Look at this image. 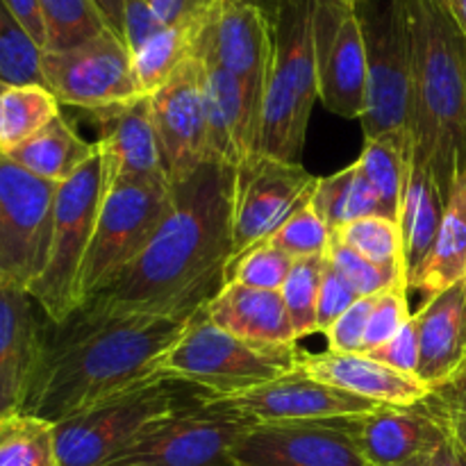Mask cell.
<instances>
[{
    "label": "cell",
    "instance_id": "obj_36",
    "mask_svg": "<svg viewBox=\"0 0 466 466\" xmlns=\"http://www.w3.org/2000/svg\"><path fill=\"white\" fill-rule=\"evenodd\" d=\"M46 25V50H68L107 30L91 0H39Z\"/></svg>",
    "mask_w": 466,
    "mask_h": 466
},
{
    "label": "cell",
    "instance_id": "obj_49",
    "mask_svg": "<svg viewBox=\"0 0 466 466\" xmlns=\"http://www.w3.org/2000/svg\"><path fill=\"white\" fill-rule=\"evenodd\" d=\"M91 3L96 5L98 14L103 16L107 30L114 32L121 41H126V35H123V12H126V0H91Z\"/></svg>",
    "mask_w": 466,
    "mask_h": 466
},
{
    "label": "cell",
    "instance_id": "obj_19",
    "mask_svg": "<svg viewBox=\"0 0 466 466\" xmlns=\"http://www.w3.org/2000/svg\"><path fill=\"white\" fill-rule=\"evenodd\" d=\"M223 405L253 419L255 423L276 421H312V419H335L369 414L378 403L350 391L337 390L326 382L309 378L294 369L278 380L246 390L241 394L221 396Z\"/></svg>",
    "mask_w": 466,
    "mask_h": 466
},
{
    "label": "cell",
    "instance_id": "obj_42",
    "mask_svg": "<svg viewBox=\"0 0 466 466\" xmlns=\"http://www.w3.org/2000/svg\"><path fill=\"white\" fill-rule=\"evenodd\" d=\"M421 403L466 453V362L449 382L431 390Z\"/></svg>",
    "mask_w": 466,
    "mask_h": 466
},
{
    "label": "cell",
    "instance_id": "obj_18",
    "mask_svg": "<svg viewBox=\"0 0 466 466\" xmlns=\"http://www.w3.org/2000/svg\"><path fill=\"white\" fill-rule=\"evenodd\" d=\"M98 127L105 191L116 185H168L155 132L150 96L89 114Z\"/></svg>",
    "mask_w": 466,
    "mask_h": 466
},
{
    "label": "cell",
    "instance_id": "obj_33",
    "mask_svg": "<svg viewBox=\"0 0 466 466\" xmlns=\"http://www.w3.org/2000/svg\"><path fill=\"white\" fill-rule=\"evenodd\" d=\"M0 466H57L53 423L25 412L0 419Z\"/></svg>",
    "mask_w": 466,
    "mask_h": 466
},
{
    "label": "cell",
    "instance_id": "obj_24",
    "mask_svg": "<svg viewBox=\"0 0 466 466\" xmlns=\"http://www.w3.org/2000/svg\"><path fill=\"white\" fill-rule=\"evenodd\" d=\"M214 326L258 349H296V335L280 291L228 282L205 305Z\"/></svg>",
    "mask_w": 466,
    "mask_h": 466
},
{
    "label": "cell",
    "instance_id": "obj_16",
    "mask_svg": "<svg viewBox=\"0 0 466 466\" xmlns=\"http://www.w3.org/2000/svg\"><path fill=\"white\" fill-rule=\"evenodd\" d=\"M194 57L239 77L262 103L273 57L271 18L248 0H218L196 36Z\"/></svg>",
    "mask_w": 466,
    "mask_h": 466
},
{
    "label": "cell",
    "instance_id": "obj_25",
    "mask_svg": "<svg viewBox=\"0 0 466 466\" xmlns=\"http://www.w3.org/2000/svg\"><path fill=\"white\" fill-rule=\"evenodd\" d=\"M419 335L417 376L431 390L449 382L466 362L464 282L432 296L414 314Z\"/></svg>",
    "mask_w": 466,
    "mask_h": 466
},
{
    "label": "cell",
    "instance_id": "obj_52",
    "mask_svg": "<svg viewBox=\"0 0 466 466\" xmlns=\"http://www.w3.org/2000/svg\"><path fill=\"white\" fill-rule=\"evenodd\" d=\"M248 3L258 5L259 9H262L264 14H267L268 18H273V14H276L278 5H280V0H248Z\"/></svg>",
    "mask_w": 466,
    "mask_h": 466
},
{
    "label": "cell",
    "instance_id": "obj_6",
    "mask_svg": "<svg viewBox=\"0 0 466 466\" xmlns=\"http://www.w3.org/2000/svg\"><path fill=\"white\" fill-rule=\"evenodd\" d=\"M299 349H258L228 335L205 312L196 309L180 339L159 360L157 376L200 387L209 399L241 394L278 380L296 369Z\"/></svg>",
    "mask_w": 466,
    "mask_h": 466
},
{
    "label": "cell",
    "instance_id": "obj_4",
    "mask_svg": "<svg viewBox=\"0 0 466 466\" xmlns=\"http://www.w3.org/2000/svg\"><path fill=\"white\" fill-rule=\"evenodd\" d=\"M273 57L259 114L258 150L300 164L319 98L312 0H280L271 18Z\"/></svg>",
    "mask_w": 466,
    "mask_h": 466
},
{
    "label": "cell",
    "instance_id": "obj_30",
    "mask_svg": "<svg viewBox=\"0 0 466 466\" xmlns=\"http://www.w3.org/2000/svg\"><path fill=\"white\" fill-rule=\"evenodd\" d=\"M312 208L323 218L330 235L364 217H373V214L382 217L378 194L369 185L364 173L360 171L358 162L328 177H319L312 196Z\"/></svg>",
    "mask_w": 466,
    "mask_h": 466
},
{
    "label": "cell",
    "instance_id": "obj_45",
    "mask_svg": "<svg viewBox=\"0 0 466 466\" xmlns=\"http://www.w3.org/2000/svg\"><path fill=\"white\" fill-rule=\"evenodd\" d=\"M373 360H378L385 367L394 369V371L405 373V376H417L419 371V335L414 317L410 323H405L403 330L396 332L387 344L378 346L371 353ZM419 378V376H417Z\"/></svg>",
    "mask_w": 466,
    "mask_h": 466
},
{
    "label": "cell",
    "instance_id": "obj_12",
    "mask_svg": "<svg viewBox=\"0 0 466 466\" xmlns=\"http://www.w3.org/2000/svg\"><path fill=\"white\" fill-rule=\"evenodd\" d=\"M319 177L259 150L232 168V258L267 241L300 208L312 203Z\"/></svg>",
    "mask_w": 466,
    "mask_h": 466
},
{
    "label": "cell",
    "instance_id": "obj_56",
    "mask_svg": "<svg viewBox=\"0 0 466 466\" xmlns=\"http://www.w3.org/2000/svg\"><path fill=\"white\" fill-rule=\"evenodd\" d=\"M5 86H7V85H3V82H0V89H5Z\"/></svg>",
    "mask_w": 466,
    "mask_h": 466
},
{
    "label": "cell",
    "instance_id": "obj_47",
    "mask_svg": "<svg viewBox=\"0 0 466 466\" xmlns=\"http://www.w3.org/2000/svg\"><path fill=\"white\" fill-rule=\"evenodd\" d=\"M162 25L205 21L218 0H148Z\"/></svg>",
    "mask_w": 466,
    "mask_h": 466
},
{
    "label": "cell",
    "instance_id": "obj_9",
    "mask_svg": "<svg viewBox=\"0 0 466 466\" xmlns=\"http://www.w3.org/2000/svg\"><path fill=\"white\" fill-rule=\"evenodd\" d=\"M258 423L208 399L146 426L107 466H237L232 451Z\"/></svg>",
    "mask_w": 466,
    "mask_h": 466
},
{
    "label": "cell",
    "instance_id": "obj_28",
    "mask_svg": "<svg viewBox=\"0 0 466 466\" xmlns=\"http://www.w3.org/2000/svg\"><path fill=\"white\" fill-rule=\"evenodd\" d=\"M466 271V168L455 176L446 198L444 218L435 246L419 273L412 291H421L426 300L464 280ZM423 300V303H426Z\"/></svg>",
    "mask_w": 466,
    "mask_h": 466
},
{
    "label": "cell",
    "instance_id": "obj_15",
    "mask_svg": "<svg viewBox=\"0 0 466 466\" xmlns=\"http://www.w3.org/2000/svg\"><path fill=\"white\" fill-rule=\"evenodd\" d=\"M355 417L258 423L232 458L237 466H371L355 444Z\"/></svg>",
    "mask_w": 466,
    "mask_h": 466
},
{
    "label": "cell",
    "instance_id": "obj_26",
    "mask_svg": "<svg viewBox=\"0 0 466 466\" xmlns=\"http://www.w3.org/2000/svg\"><path fill=\"white\" fill-rule=\"evenodd\" d=\"M446 196L437 185L431 168L412 162L403 208H400V235H403V264L408 276V289L417 285L419 273L435 246L441 218H444Z\"/></svg>",
    "mask_w": 466,
    "mask_h": 466
},
{
    "label": "cell",
    "instance_id": "obj_37",
    "mask_svg": "<svg viewBox=\"0 0 466 466\" xmlns=\"http://www.w3.org/2000/svg\"><path fill=\"white\" fill-rule=\"evenodd\" d=\"M323 267H326V255L294 259L289 276H287L285 285L280 289L296 339H303V337L319 332L317 305Z\"/></svg>",
    "mask_w": 466,
    "mask_h": 466
},
{
    "label": "cell",
    "instance_id": "obj_40",
    "mask_svg": "<svg viewBox=\"0 0 466 466\" xmlns=\"http://www.w3.org/2000/svg\"><path fill=\"white\" fill-rule=\"evenodd\" d=\"M267 241L289 255L291 259L317 258V255H326L330 246V230L309 203L300 208L294 217L287 218Z\"/></svg>",
    "mask_w": 466,
    "mask_h": 466
},
{
    "label": "cell",
    "instance_id": "obj_2",
    "mask_svg": "<svg viewBox=\"0 0 466 466\" xmlns=\"http://www.w3.org/2000/svg\"><path fill=\"white\" fill-rule=\"evenodd\" d=\"M232 258V168L208 162L173 187V208L144 253L96 299L105 312L191 314L223 287Z\"/></svg>",
    "mask_w": 466,
    "mask_h": 466
},
{
    "label": "cell",
    "instance_id": "obj_39",
    "mask_svg": "<svg viewBox=\"0 0 466 466\" xmlns=\"http://www.w3.org/2000/svg\"><path fill=\"white\" fill-rule=\"evenodd\" d=\"M328 262L335 267V271L358 291V296H378L382 291L391 289V287L408 285V278L403 271H394V268H382L364 259L349 246L339 244L330 237V246L326 250Z\"/></svg>",
    "mask_w": 466,
    "mask_h": 466
},
{
    "label": "cell",
    "instance_id": "obj_5",
    "mask_svg": "<svg viewBox=\"0 0 466 466\" xmlns=\"http://www.w3.org/2000/svg\"><path fill=\"white\" fill-rule=\"evenodd\" d=\"M208 399V391L189 382L148 378L55 423L57 466H107L146 426Z\"/></svg>",
    "mask_w": 466,
    "mask_h": 466
},
{
    "label": "cell",
    "instance_id": "obj_48",
    "mask_svg": "<svg viewBox=\"0 0 466 466\" xmlns=\"http://www.w3.org/2000/svg\"><path fill=\"white\" fill-rule=\"evenodd\" d=\"M12 16L27 30V35L46 50V25L39 0H3Z\"/></svg>",
    "mask_w": 466,
    "mask_h": 466
},
{
    "label": "cell",
    "instance_id": "obj_17",
    "mask_svg": "<svg viewBox=\"0 0 466 466\" xmlns=\"http://www.w3.org/2000/svg\"><path fill=\"white\" fill-rule=\"evenodd\" d=\"M155 132L171 187L194 176L209 159L205 68L191 57L159 91L150 96Z\"/></svg>",
    "mask_w": 466,
    "mask_h": 466
},
{
    "label": "cell",
    "instance_id": "obj_13",
    "mask_svg": "<svg viewBox=\"0 0 466 466\" xmlns=\"http://www.w3.org/2000/svg\"><path fill=\"white\" fill-rule=\"evenodd\" d=\"M46 86L59 105L94 114L139 98L132 53L126 41L103 30L94 39L68 50H44Z\"/></svg>",
    "mask_w": 466,
    "mask_h": 466
},
{
    "label": "cell",
    "instance_id": "obj_3",
    "mask_svg": "<svg viewBox=\"0 0 466 466\" xmlns=\"http://www.w3.org/2000/svg\"><path fill=\"white\" fill-rule=\"evenodd\" d=\"M414 159L449 198L466 168V36L449 0H408Z\"/></svg>",
    "mask_w": 466,
    "mask_h": 466
},
{
    "label": "cell",
    "instance_id": "obj_43",
    "mask_svg": "<svg viewBox=\"0 0 466 466\" xmlns=\"http://www.w3.org/2000/svg\"><path fill=\"white\" fill-rule=\"evenodd\" d=\"M376 296L358 299L328 330H323L328 339V350L332 353H362L364 332H367L369 317H371Z\"/></svg>",
    "mask_w": 466,
    "mask_h": 466
},
{
    "label": "cell",
    "instance_id": "obj_38",
    "mask_svg": "<svg viewBox=\"0 0 466 466\" xmlns=\"http://www.w3.org/2000/svg\"><path fill=\"white\" fill-rule=\"evenodd\" d=\"M291 264H294V259L289 255H285L268 241H262V244L253 246L239 258L228 262L223 285L239 282V285L253 287V289L280 291L287 276H289Z\"/></svg>",
    "mask_w": 466,
    "mask_h": 466
},
{
    "label": "cell",
    "instance_id": "obj_1",
    "mask_svg": "<svg viewBox=\"0 0 466 466\" xmlns=\"http://www.w3.org/2000/svg\"><path fill=\"white\" fill-rule=\"evenodd\" d=\"M191 314L105 312L85 303L53 323L44 317L35 376L21 412L59 423L157 376Z\"/></svg>",
    "mask_w": 466,
    "mask_h": 466
},
{
    "label": "cell",
    "instance_id": "obj_32",
    "mask_svg": "<svg viewBox=\"0 0 466 466\" xmlns=\"http://www.w3.org/2000/svg\"><path fill=\"white\" fill-rule=\"evenodd\" d=\"M59 100L44 85L5 86L0 89V153L25 144L41 127L59 116Z\"/></svg>",
    "mask_w": 466,
    "mask_h": 466
},
{
    "label": "cell",
    "instance_id": "obj_23",
    "mask_svg": "<svg viewBox=\"0 0 466 466\" xmlns=\"http://www.w3.org/2000/svg\"><path fill=\"white\" fill-rule=\"evenodd\" d=\"M353 437L360 453L371 466H399L432 453L446 440V431L423 408L378 405L373 412L353 419Z\"/></svg>",
    "mask_w": 466,
    "mask_h": 466
},
{
    "label": "cell",
    "instance_id": "obj_21",
    "mask_svg": "<svg viewBox=\"0 0 466 466\" xmlns=\"http://www.w3.org/2000/svg\"><path fill=\"white\" fill-rule=\"evenodd\" d=\"M203 68L209 159L235 168L258 150L262 103L232 73L212 64Z\"/></svg>",
    "mask_w": 466,
    "mask_h": 466
},
{
    "label": "cell",
    "instance_id": "obj_51",
    "mask_svg": "<svg viewBox=\"0 0 466 466\" xmlns=\"http://www.w3.org/2000/svg\"><path fill=\"white\" fill-rule=\"evenodd\" d=\"M451 9H453V16L458 21V25L462 27L464 36H466V0H449Z\"/></svg>",
    "mask_w": 466,
    "mask_h": 466
},
{
    "label": "cell",
    "instance_id": "obj_53",
    "mask_svg": "<svg viewBox=\"0 0 466 466\" xmlns=\"http://www.w3.org/2000/svg\"><path fill=\"white\" fill-rule=\"evenodd\" d=\"M431 458H432V453L419 455V458L410 460V462H405V464H399V466H431Z\"/></svg>",
    "mask_w": 466,
    "mask_h": 466
},
{
    "label": "cell",
    "instance_id": "obj_41",
    "mask_svg": "<svg viewBox=\"0 0 466 466\" xmlns=\"http://www.w3.org/2000/svg\"><path fill=\"white\" fill-rule=\"evenodd\" d=\"M408 294V285H399L376 296L371 317H369L367 323V332H364L362 353H371L378 346L387 344L396 332L403 330L405 323H410L414 314L410 312Z\"/></svg>",
    "mask_w": 466,
    "mask_h": 466
},
{
    "label": "cell",
    "instance_id": "obj_35",
    "mask_svg": "<svg viewBox=\"0 0 466 466\" xmlns=\"http://www.w3.org/2000/svg\"><path fill=\"white\" fill-rule=\"evenodd\" d=\"M44 48L27 35L0 0V82L7 86L44 85Z\"/></svg>",
    "mask_w": 466,
    "mask_h": 466
},
{
    "label": "cell",
    "instance_id": "obj_54",
    "mask_svg": "<svg viewBox=\"0 0 466 466\" xmlns=\"http://www.w3.org/2000/svg\"><path fill=\"white\" fill-rule=\"evenodd\" d=\"M344 3H350V5H355V3H358V0H344Z\"/></svg>",
    "mask_w": 466,
    "mask_h": 466
},
{
    "label": "cell",
    "instance_id": "obj_10",
    "mask_svg": "<svg viewBox=\"0 0 466 466\" xmlns=\"http://www.w3.org/2000/svg\"><path fill=\"white\" fill-rule=\"evenodd\" d=\"M171 208L168 185H116L105 191L82 268V305L103 294L144 253Z\"/></svg>",
    "mask_w": 466,
    "mask_h": 466
},
{
    "label": "cell",
    "instance_id": "obj_20",
    "mask_svg": "<svg viewBox=\"0 0 466 466\" xmlns=\"http://www.w3.org/2000/svg\"><path fill=\"white\" fill-rule=\"evenodd\" d=\"M296 369L300 373L337 390L350 391L360 399L378 405L412 408L426 400L431 387L417 376H405L385 367L367 353H296Z\"/></svg>",
    "mask_w": 466,
    "mask_h": 466
},
{
    "label": "cell",
    "instance_id": "obj_11",
    "mask_svg": "<svg viewBox=\"0 0 466 466\" xmlns=\"http://www.w3.org/2000/svg\"><path fill=\"white\" fill-rule=\"evenodd\" d=\"M57 189L0 153V285L27 291L41 276Z\"/></svg>",
    "mask_w": 466,
    "mask_h": 466
},
{
    "label": "cell",
    "instance_id": "obj_22",
    "mask_svg": "<svg viewBox=\"0 0 466 466\" xmlns=\"http://www.w3.org/2000/svg\"><path fill=\"white\" fill-rule=\"evenodd\" d=\"M27 291L0 285V419L21 412L35 376L44 321Z\"/></svg>",
    "mask_w": 466,
    "mask_h": 466
},
{
    "label": "cell",
    "instance_id": "obj_7",
    "mask_svg": "<svg viewBox=\"0 0 466 466\" xmlns=\"http://www.w3.org/2000/svg\"><path fill=\"white\" fill-rule=\"evenodd\" d=\"M103 198V159L100 153H96L71 180L59 185L48 259L41 276L27 289L48 321H64L82 308V268L94 239Z\"/></svg>",
    "mask_w": 466,
    "mask_h": 466
},
{
    "label": "cell",
    "instance_id": "obj_50",
    "mask_svg": "<svg viewBox=\"0 0 466 466\" xmlns=\"http://www.w3.org/2000/svg\"><path fill=\"white\" fill-rule=\"evenodd\" d=\"M431 466H466V453L451 440V437H446V440L432 451Z\"/></svg>",
    "mask_w": 466,
    "mask_h": 466
},
{
    "label": "cell",
    "instance_id": "obj_27",
    "mask_svg": "<svg viewBox=\"0 0 466 466\" xmlns=\"http://www.w3.org/2000/svg\"><path fill=\"white\" fill-rule=\"evenodd\" d=\"M96 153H98V144H89L82 139L76 127L68 126L66 118L59 114L35 137H30L25 144L9 150L7 157L41 180L64 185Z\"/></svg>",
    "mask_w": 466,
    "mask_h": 466
},
{
    "label": "cell",
    "instance_id": "obj_55",
    "mask_svg": "<svg viewBox=\"0 0 466 466\" xmlns=\"http://www.w3.org/2000/svg\"><path fill=\"white\" fill-rule=\"evenodd\" d=\"M462 282H464V289H466V271H464V280Z\"/></svg>",
    "mask_w": 466,
    "mask_h": 466
},
{
    "label": "cell",
    "instance_id": "obj_14",
    "mask_svg": "<svg viewBox=\"0 0 466 466\" xmlns=\"http://www.w3.org/2000/svg\"><path fill=\"white\" fill-rule=\"evenodd\" d=\"M312 35L319 100L341 118H362L367 109V46L355 5L312 0Z\"/></svg>",
    "mask_w": 466,
    "mask_h": 466
},
{
    "label": "cell",
    "instance_id": "obj_31",
    "mask_svg": "<svg viewBox=\"0 0 466 466\" xmlns=\"http://www.w3.org/2000/svg\"><path fill=\"white\" fill-rule=\"evenodd\" d=\"M205 21L164 25L139 50L132 53L135 76L144 96L162 89L185 62L194 57L196 36Z\"/></svg>",
    "mask_w": 466,
    "mask_h": 466
},
{
    "label": "cell",
    "instance_id": "obj_29",
    "mask_svg": "<svg viewBox=\"0 0 466 466\" xmlns=\"http://www.w3.org/2000/svg\"><path fill=\"white\" fill-rule=\"evenodd\" d=\"M414 162V137L410 130L385 132L364 141L358 157L360 171L380 200L382 217L399 221Z\"/></svg>",
    "mask_w": 466,
    "mask_h": 466
},
{
    "label": "cell",
    "instance_id": "obj_34",
    "mask_svg": "<svg viewBox=\"0 0 466 466\" xmlns=\"http://www.w3.org/2000/svg\"><path fill=\"white\" fill-rule=\"evenodd\" d=\"M330 237L339 244L349 246L350 250L362 255L364 259H369L376 267L405 273L403 235H400L399 221L373 214V217H364L360 221L339 228Z\"/></svg>",
    "mask_w": 466,
    "mask_h": 466
},
{
    "label": "cell",
    "instance_id": "obj_8",
    "mask_svg": "<svg viewBox=\"0 0 466 466\" xmlns=\"http://www.w3.org/2000/svg\"><path fill=\"white\" fill-rule=\"evenodd\" d=\"M367 46L369 91L364 141L385 132H412V25L408 0L355 3Z\"/></svg>",
    "mask_w": 466,
    "mask_h": 466
},
{
    "label": "cell",
    "instance_id": "obj_44",
    "mask_svg": "<svg viewBox=\"0 0 466 466\" xmlns=\"http://www.w3.org/2000/svg\"><path fill=\"white\" fill-rule=\"evenodd\" d=\"M358 299V291L335 271L330 262L326 258V267H323V276H321V287H319V305H317V323H319V332L328 330L350 305L355 303Z\"/></svg>",
    "mask_w": 466,
    "mask_h": 466
},
{
    "label": "cell",
    "instance_id": "obj_46",
    "mask_svg": "<svg viewBox=\"0 0 466 466\" xmlns=\"http://www.w3.org/2000/svg\"><path fill=\"white\" fill-rule=\"evenodd\" d=\"M162 21L155 16L148 0H126V12H123V35L130 53L139 50L150 36L162 30Z\"/></svg>",
    "mask_w": 466,
    "mask_h": 466
}]
</instances>
